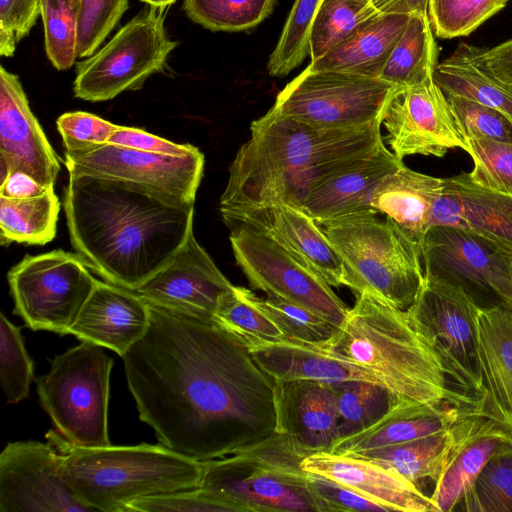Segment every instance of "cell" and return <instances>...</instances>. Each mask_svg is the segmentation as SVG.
Segmentation results:
<instances>
[{"mask_svg":"<svg viewBox=\"0 0 512 512\" xmlns=\"http://www.w3.org/2000/svg\"><path fill=\"white\" fill-rule=\"evenodd\" d=\"M148 304V329L122 359L139 418L159 442L208 461L276 432L274 381L243 340L213 318Z\"/></svg>","mask_w":512,"mask_h":512,"instance_id":"6da1fadb","label":"cell"},{"mask_svg":"<svg viewBox=\"0 0 512 512\" xmlns=\"http://www.w3.org/2000/svg\"><path fill=\"white\" fill-rule=\"evenodd\" d=\"M64 209L75 251L107 282L132 291L193 233L194 203L127 181L69 174Z\"/></svg>","mask_w":512,"mask_h":512,"instance_id":"7a4b0ae2","label":"cell"},{"mask_svg":"<svg viewBox=\"0 0 512 512\" xmlns=\"http://www.w3.org/2000/svg\"><path fill=\"white\" fill-rule=\"evenodd\" d=\"M229 168L220 199L223 220L272 205L299 208L330 178L358 165L383 143L381 121L322 127L282 115L272 107L250 126Z\"/></svg>","mask_w":512,"mask_h":512,"instance_id":"3957f363","label":"cell"},{"mask_svg":"<svg viewBox=\"0 0 512 512\" xmlns=\"http://www.w3.org/2000/svg\"><path fill=\"white\" fill-rule=\"evenodd\" d=\"M319 352L374 375L406 406H478L458 387L442 358L406 311L363 292L334 334L308 343Z\"/></svg>","mask_w":512,"mask_h":512,"instance_id":"277c9868","label":"cell"},{"mask_svg":"<svg viewBox=\"0 0 512 512\" xmlns=\"http://www.w3.org/2000/svg\"><path fill=\"white\" fill-rule=\"evenodd\" d=\"M63 480L92 511L126 512L132 501L199 486L203 462L163 444L77 446L56 430L45 435Z\"/></svg>","mask_w":512,"mask_h":512,"instance_id":"5b68a950","label":"cell"},{"mask_svg":"<svg viewBox=\"0 0 512 512\" xmlns=\"http://www.w3.org/2000/svg\"><path fill=\"white\" fill-rule=\"evenodd\" d=\"M325 226L343 265L342 286L367 292L407 311L424 281L421 245L387 217L346 216Z\"/></svg>","mask_w":512,"mask_h":512,"instance_id":"8992f818","label":"cell"},{"mask_svg":"<svg viewBox=\"0 0 512 512\" xmlns=\"http://www.w3.org/2000/svg\"><path fill=\"white\" fill-rule=\"evenodd\" d=\"M305 457L286 436L274 432L239 452L202 461L199 486L241 512H324L301 466Z\"/></svg>","mask_w":512,"mask_h":512,"instance_id":"52a82bcc","label":"cell"},{"mask_svg":"<svg viewBox=\"0 0 512 512\" xmlns=\"http://www.w3.org/2000/svg\"><path fill=\"white\" fill-rule=\"evenodd\" d=\"M113 360L103 347L82 341L54 357L50 370L36 379L40 403L55 430L84 447L110 444L108 401Z\"/></svg>","mask_w":512,"mask_h":512,"instance_id":"ba28073f","label":"cell"},{"mask_svg":"<svg viewBox=\"0 0 512 512\" xmlns=\"http://www.w3.org/2000/svg\"><path fill=\"white\" fill-rule=\"evenodd\" d=\"M164 10L149 6L140 11L103 47L77 63L74 96L107 101L140 89L151 75L161 72L178 46L165 29Z\"/></svg>","mask_w":512,"mask_h":512,"instance_id":"9c48e42d","label":"cell"},{"mask_svg":"<svg viewBox=\"0 0 512 512\" xmlns=\"http://www.w3.org/2000/svg\"><path fill=\"white\" fill-rule=\"evenodd\" d=\"M7 279L14 314L34 331L68 334L97 279L78 253L53 250L27 255Z\"/></svg>","mask_w":512,"mask_h":512,"instance_id":"30bf717a","label":"cell"},{"mask_svg":"<svg viewBox=\"0 0 512 512\" xmlns=\"http://www.w3.org/2000/svg\"><path fill=\"white\" fill-rule=\"evenodd\" d=\"M396 89L377 77L313 70L308 65L278 93L272 108L316 126H362L381 121Z\"/></svg>","mask_w":512,"mask_h":512,"instance_id":"8fae6325","label":"cell"},{"mask_svg":"<svg viewBox=\"0 0 512 512\" xmlns=\"http://www.w3.org/2000/svg\"><path fill=\"white\" fill-rule=\"evenodd\" d=\"M421 250L424 274L461 288L480 308L512 307V250L447 225L430 227Z\"/></svg>","mask_w":512,"mask_h":512,"instance_id":"7c38bea8","label":"cell"},{"mask_svg":"<svg viewBox=\"0 0 512 512\" xmlns=\"http://www.w3.org/2000/svg\"><path fill=\"white\" fill-rule=\"evenodd\" d=\"M237 265L253 289L305 308L339 327L348 308L331 286L279 243L244 225L231 227Z\"/></svg>","mask_w":512,"mask_h":512,"instance_id":"4fadbf2b","label":"cell"},{"mask_svg":"<svg viewBox=\"0 0 512 512\" xmlns=\"http://www.w3.org/2000/svg\"><path fill=\"white\" fill-rule=\"evenodd\" d=\"M478 309L461 288L424 274L417 297L406 312L414 328L438 352L458 387L481 400Z\"/></svg>","mask_w":512,"mask_h":512,"instance_id":"5bb4252c","label":"cell"},{"mask_svg":"<svg viewBox=\"0 0 512 512\" xmlns=\"http://www.w3.org/2000/svg\"><path fill=\"white\" fill-rule=\"evenodd\" d=\"M65 156L69 174L132 182L188 203L195 202L205 162L200 150L178 157L112 143L66 151Z\"/></svg>","mask_w":512,"mask_h":512,"instance_id":"9a60e30c","label":"cell"},{"mask_svg":"<svg viewBox=\"0 0 512 512\" xmlns=\"http://www.w3.org/2000/svg\"><path fill=\"white\" fill-rule=\"evenodd\" d=\"M381 125L401 160L414 154L443 157L450 149H466L446 95L433 78L396 89L381 114Z\"/></svg>","mask_w":512,"mask_h":512,"instance_id":"2e32d148","label":"cell"},{"mask_svg":"<svg viewBox=\"0 0 512 512\" xmlns=\"http://www.w3.org/2000/svg\"><path fill=\"white\" fill-rule=\"evenodd\" d=\"M63 480L48 443L16 441L0 454V512H91Z\"/></svg>","mask_w":512,"mask_h":512,"instance_id":"e0dca14e","label":"cell"},{"mask_svg":"<svg viewBox=\"0 0 512 512\" xmlns=\"http://www.w3.org/2000/svg\"><path fill=\"white\" fill-rule=\"evenodd\" d=\"M232 286L192 233L175 257L135 292L148 303L213 318Z\"/></svg>","mask_w":512,"mask_h":512,"instance_id":"ac0fdd59","label":"cell"},{"mask_svg":"<svg viewBox=\"0 0 512 512\" xmlns=\"http://www.w3.org/2000/svg\"><path fill=\"white\" fill-rule=\"evenodd\" d=\"M0 161L45 187L54 186L60 164L33 114L18 75L0 67Z\"/></svg>","mask_w":512,"mask_h":512,"instance_id":"d6986e66","label":"cell"},{"mask_svg":"<svg viewBox=\"0 0 512 512\" xmlns=\"http://www.w3.org/2000/svg\"><path fill=\"white\" fill-rule=\"evenodd\" d=\"M276 432L305 456L329 452L338 440L337 394L314 380H273Z\"/></svg>","mask_w":512,"mask_h":512,"instance_id":"ffe728a7","label":"cell"},{"mask_svg":"<svg viewBox=\"0 0 512 512\" xmlns=\"http://www.w3.org/2000/svg\"><path fill=\"white\" fill-rule=\"evenodd\" d=\"M224 222L261 232L319 274L330 286H342V261L317 223L299 208L280 204L251 209Z\"/></svg>","mask_w":512,"mask_h":512,"instance_id":"44dd1931","label":"cell"},{"mask_svg":"<svg viewBox=\"0 0 512 512\" xmlns=\"http://www.w3.org/2000/svg\"><path fill=\"white\" fill-rule=\"evenodd\" d=\"M149 304L135 291L97 280L69 333L122 357L146 333Z\"/></svg>","mask_w":512,"mask_h":512,"instance_id":"7402d4cb","label":"cell"},{"mask_svg":"<svg viewBox=\"0 0 512 512\" xmlns=\"http://www.w3.org/2000/svg\"><path fill=\"white\" fill-rule=\"evenodd\" d=\"M304 471L332 479L384 506L388 511L437 512L430 496L418 486L371 461L330 452L306 456Z\"/></svg>","mask_w":512,"mask_h":512,"instance_id":"603a6c76","label":"cell"},{"mask_svg":"<svg viewBox=\"0 0 512 512\" xmlns=\"http://www.w3.org/2000/svg\"><path fill=\"white\" fill-rule=\"evenodd\" d=\"M453 226L512 250V197L475 184L468 173L443 179L430 227Z\"/></svg>","mask_w":512,"mask_h":512,"instance_id":"cb8c5ba5","label":"cell"},{"mask_svg":"<svg viewBox=\"0 0 512 512\" xmlns=\"http://www.w3.org/2000/svg\"><path fill=\"white\" fill-rule=\"evenodd\" d=\"M476 328L483 412L512 433V307H479Z\"/></svg>","mask_w":512,"mask_h":512,"instance_id":"d4e9b609","label":"cell"},{"mask_svg":"<svg viewBox=\"0 0 512 512\" xmlns=\"http://www.w3.org/2000/svg\"><path fill=\"white\" fill-rule=\"evenodd\" d=\"M403 165L383 144L358 165L315 188L299 209L320 225L354 214L377 213L370 205L375 187Z\"/></svg>","mask_w":512,"mask_h":512,"instance_id":"484cf974","label":"cell"},{"mask_svg":"<svg viewBox=\"0 0 512 512\" xmlns=\"http://www.w3.org/2000/svg\"><path fill=\"white\" fill-rule=\"evenodd\" d=\"M489 419L483 410L479 409L438 433L349 455L371 461L398 473L416 485L424 479L435 483L455 451L479 431Z\"/></svg>","mask_w":512,"mask_h":512,"instance_id":"4316f807","label":"cell"},{"mask_svg":"<svg viewBox=\"0 0 512 512\" xmlns=\"http://www.w3.org/2000/svg\"><path fill=\"white\" fill-rule=\"evenodd\" d=\"M481 408V405L423 407L398 404L366 429L338 439L329 452L349 455L426 437L454 425Z\"/></svg>","mask_w":512,"mask_h":512,"instance_id":"83f0119b","label":"cell"},{"mask_svg":"<svg viewBox=\"0 0 512 512\" xmlns=\"http://www.w3.org/2000/svg\"><path fill=\"white\" fill-rule=\"evenodd\" d=\"M244 343L259 367L273 380H314L328 384L369 381L382 385L369 372L333 359L308 343L288 339Z\"/></svg>","mask_w":512,"mask_h":512,"instance_id":"f1b7e54d","label":"cell"},{"mask_svg":"<svg viewBox=\"0 0 512 512\" xmlns=\"http://www.w3.org/2000/svg\"><path fill=\"white\" fill-rule=\"evenodd\" d=\"M442 187L443 179L403 165L381 179L372 193L370 205L377 213L394 220L421 245L430 228L433 208Z\"/></svg>","mask_w":512,"mask_h":512,"instance_id":"f546056e","label":"cell"},{"mask_svg":"<svg viewBox=\"0 0 512 512\" xmlns=\"http://www.w3.org/2000/svg\"><path fill=\"white\" fill-rule=\"evenodd\" d=\"M410 14L381 13L348 40L311 61L309 67L379 78Z\"/></svg>","mask_w":512,"mask_h":512,"instance_id":"4dcf8cb0","label":"cell"},{"mask_svg":"<svg viewBox=\"0 0 512 512\" xmlns=\"http://www.w3.org/2000/svg\"><path fill=\"white\" fill-rule=\"evenodd\" d=\"M512 449V433L489 419L453 454L430 496L437 512L453 511L495 455Z\"/></svg>","mask_w":512,"mask_h":512,"instance_id":"1f68e13d","label":"cell"},{"mask_svg":"<svg viewBox=\"0 0 512 512\" xmlns=\"http://www.w3.org/2000/svg\"><path fill=\"white\" fill-rule=\"evenodd\" d=\"M433 79L445 95L475 101L512 118V87L486 71L472 57L468 43L461 42L449 57L436 65Z\"/></svg>","mask_w":512,"mask_h":512,"instance_id":"d6a6232c","label":"cell"},{"mask_svg":"<svg viewBox=\"0 0 512 512\" xmlns=\"http://www.w3.org/2000/svg\"><path fill=\"white\" fill-rule=\"evenodd\" d=\"M437 59L438 48L427 9L415 10L379 78L397 88L416 86L433 78Z\"/></svg>","mask_w":512,"mask_h":512,"instance_id":"836d02e7","label":"cell"},{"mask_svg":"<svg viewBox=\"0 0 512 512\" xmlns=\"http://www.w3.org/2000/svg\"><path fill=\"white\" fill-rule=\"evenodd\" d=\"M60 202L49 187L42 195L9 199L0 197V242L45 245L56 235Z\"/></svg>","mask_w":512,"mask_h":512,"instance_id":"e575fe53","label":"cell"},{"mask_svg":"<svg viewBox=\"0 0 512 512\" xmlns=\"http://www.w3.org/2000/svg\"><path fill=\"white\" fill-rule=\"evenodd\" d=\"M381 13L371 0H321L309 39L311 61L348 40Z\"/></svg>","mask_w":512,"mask_h":512,"instance_id":"d590c367","label":"cell"},{"mask_svg":"<svg viewBox=\"0 0 512 512\" xmlns=\"http://www.w3.org/2000/svg\"><path fill=\"white\" fill-rule=\"evenodd\" d=\"M337 394L338 435L356 434L398 405L383 385L369 381H346L332 384Z\"/></svg>","mask_w":512,"mask_h":512,"instance_id":"8d00e7d4","label":"cell"},{"mask_svg":"<svg viewBox=\"0 0 512 512\" xmlns=\"http://www.w3.org/2000/svg\"><path fill=\"white\" fill-rule=\"evenodd\" d=\"M276 0H184L193 22L211 31L238 32L256 27L273 11Z\"/></svg>","mask_w":512,"mask_h":512,"instance_id":"74e56055","label":"cell"},{"mask_svg":"<svg viewBox=\"0 0 512 512\" xmlns=\"http://www.w3.org/2000/svg\"><path fill=\"white\" fill-rule=\"evenodd\" d=\"M243 342L250 340H285L279 326L252 299V291L240 286L223 294L214 317Z\"/></svg>","mask_w":512,"mask_h":512,"instance_id":"f35d334b","label":"cell"},{"mask_svg":"<svg viewBox=\"0 0 512 512\" xmlns=\"http://www.w3.org/2000/svg\"><path fill=\"white\" fill-rule=\"evenodd\" d=\"M320 2L321 0H294L279 40L268 59L269 75L286 76L307 57L311 27Z\"/></svg>","mask_w":512,"mask_h":512,"instance_id":"ab89813d","label":"cell"},{"mask_svg":"<svg viewBox=\"0 0 512 512\" xmlns=\"http://www.w3.org/2000/svg\"><path fill=\"white\" fill-rule=\"evenodd\" d=\"M78 0H41V18L47 58L59 71L67 70L77 56Z\"/></svg>","mask_w":512,"mask_h":512,"instance_id":"60d3db41","label":"cell"},{"mask_svg":"<svg viewBox=\"0 0 512 512\" xmlns=\"http://www.w3.org/2000/svg\"><path fill=\"white\" fill-rule=\"evenodd\" d=\"M461 503L467 512H512V449L486 463Z\"/></svg>","mask_w":512,"mask_h":512,"instance_id":"b9f144b4","label":"cell"},{"mask_svg":"<svg viewBox=\"0 0 512 512\" xmlns=\"http://www.w3.org/2000/svg\"><path fill=\"white\" fill-rule=\"evenodd\" d=\"M508 0H428L433 33L442 39L469 35L505 7Z\"/></svg>","mask_w":512,"mask_h":512,"instance_id":"7bdbcfd3","label":"cell"},{"mask_svg":"<svg viewBox=\"0 0 512 512\" xmlns=\"http://www.w3.org/2000/svg\"><path fill=\"white\" fill-rule=\"evenodd\" d=\"M0 378L9 404H17L29 397L34 378L33 361L30 358L20 329L0 314Z\"/></svg>","mask_w":512,"mask_h":512,"instance_id":"ee69618b","label":"cell"},{"mask_svg":"<svg viewBox=\"0 0 512 512\" xmlns=\"http://www.w3.org/2000/svg\"><path fill=\"white\" fill-rule=\"evenodd\" d=\"M474 168L468 173L477 185L512 197V142L486 138L464 139Z\"/></svg>","mask_w":512,"mask_h":512,"instance_id":"f6af8a7d","label":"cell"},{"mask_svg":"<svg viewBox=\"0 0 512 512\" xmlns=\"http://www.w3.org/2000/svg\"><path fill=\"white\" fill-rule=\"evenodd\" d=\"M252 299L285 334L286 339L315 343L328 339L336 331L332 323L298 305L278 298H261L252 292Z\"/></svg>","mask_w":512,"mask_h":512,"instance_id":"bcb514c9","label":"cell"},{"mask_svg":"<svg viewBox=\"0 0 512 512\" xmlns=\"http://www.w3.org/2000/svg\"><path fill=\"white\" fill-rule=\"evenodd\" d=\"M457 129L462 137L512 142V118L504 112L453 95H446Z\"/></svg>","mask_w":512,"mask_h":512,"instance_id":"7dc6e473","label":"cell"},{"mask_svg":"<svg viewBox=\"0 0 512 512\" xmlns=\"http://www.w3.org/2000/svg\"><path fill=\"white\" fill-rule=\"evenodd\" d=\"M129 7V0H78L77 56L97 51Z\"/></svg>","mask_w":512,"mask_h":512,"instance_id":"c3c4849f","label":"cell"},{"mask_svg":"<svg viewBox=\"0 0 512 512\" xmlns=\"http://www.w3.org/2000/svg\"><path fill=\"white\" fill-rule=\"evenodd\" d=\"M241 512L232 502L200 486L142 497L126 512Z\"/></svg>","mask_w":512,"mask_h":512,"instance_id":"681fc988","label":"cell"},{"mask_svg":"<svg viewBox=\"0 0 512 512\" xmlns=\"http://www.w3.org/2000/svg\"><path fill=\"white\" fill-rule=\"evenodd\" d=\"M56 124L66 151L108 143L119 126L83 111L64 113L59 116Z\"/></svg>","mask_w":512,"mask_h":512,"instance_id":"f907efd6","label":"cell"},{"mask_svg":"<svg viewBox=\"0 0 512 512\" xmlns=\"http://www.w3.org/2000/svg\"><path fill=\"white\" fill-rule=\"evenodd\" d=\"M41 16V0H0V54L12 57Z\"/></svg>","mask_w":512,"mask_h":512,"instance_id":"816d5d0a","label":"cell"},{"mask_svg":"<svg viewBox=\"0 0 512 512\" xmlns=\"http://www.w3.org/2000/svg\"><path fill=\"white\" fill-rule=\"evenodd\" d=\"M308 473V472H307ZM308 485L328 511H388L353 489L324 476L308 473Z\"/></svg>","mask_w":512,"mask_h":512,"instance_id":"f5cc1de1","label":"cell"},{"mask_svg":"<svg viewBox=\"0 0 512 512\" xmlns=\"http://www.w3.org/2000/svg\"><path fill=\"white\" fill-rule=\"evenodd\" d=\"M108 143L125 146L140 151L170 156H186L199 149L191 144H178L145 130L119 125Z\"/></svg>","mask_w":512,"mask_h":512,"instance_id":"db71d44e","label":"cell"},{"mask_svg":"<svg viewBox=\"0 0 512 512\" xmlns=\"http://www.w3.org/2000/svg\"><path fill=\"white\" fill-rule=\"evenodd\" d=\"M469 50L486 71L512 87V39L490 48L469 44Z\"/></svg>","mask_w":512,"mask_h":512,"instance_id":"11a10c76","label":"cell"},{"mask_svg":"<svg viewBox=\"0 0 512 512\" xmlns=\"http://www.w3.org/2000/svg\"><path fill=\"white\" fill-rule=\"evenodd\" d=\"M48 188L28 173L14 170L1 182L0 197L9 199L32 198L42 195Z\"/></svg>","mask_w":512,"mask_h":512,"instance_id":"9f6ffc18","label":"cell"},{"mask_svg":"<svg viewBox=\"0 0 512 512\" xmlns=\"http://www.w3.org/2000/svg\"><path fill=\"white\" fill-rule=\"evenodd\" d=\"M382 13H411L427 9L428 0H371Z\"/></svg>","mask_w":512,"mask_h":512,"instance_id":"6f0895ef","label":"cell"},{"mask_svg":"<svg viewBox=\"0 0 512 512\" xmlns=\"http://www.w3.org/2000/svg\"><path fill=\"white\" fill-rule=\"evenodd\" d=\"M141 2H144L152 7L157 8H166L170 4L174 3L177 0H140Z\"/></svg>","mask_w":512,"mask_h":512,"instance_id":"680465c9","label":"cell"},{"mask_svg":"<svg viewBox=\"0 0 512 512\" xmlns=\"http://www.w3.org/2000/svg\"><path fill=\"white\" fill-rule=\"evenodd\" d=\"M510 274H511V279H512V260H511V264H510Z\"/></svg>","mask_w":512,"mask_h":512,"instance_id":"91938a15","label":"cell"},{"mask_svg":"<svg viewBox=\"0 0 512 512\" xmlns=\"http://www.w3.org/2000/svg\"><path fill=\"white\" fill-rule=\"evenodd\" d=\"M509 1V0H508Z\"/></svg>","mask_w":512,"mask_h":512,"instance_id":"94428289","label":"cell"}]
</instances>
